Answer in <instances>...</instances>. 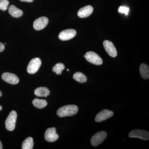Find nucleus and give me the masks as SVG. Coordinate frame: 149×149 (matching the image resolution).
<instances>
[{
    "label": "nucleus",
    "instance_id": "obj_17",
    "mask_svg": "<svg viewBox=\"0 0 149 149\" xmlns=\"http://www.w3.org/2000/svg\"><path fill=\"white\" fill-rule=\"evenodd\" d=\"M32 104L35 107L38 109H42L47 106V102L46 100L43 99L40 100L37 98H35L33 100Z\"/></svg>",
    "mask_w": 149,
    "mask_h": 149
},
{
    "label": "nucleus",
    "instance_id": "obj_5",
    "mask_svg": "<svg viewBox=\"0 0 149 149\" xmlns=\"http://www.w3.org/2000/svg\"><path fill=\"white\" fill-rule=\"evenodd\" d=\"M107 136V134L105 131H100L96 133L91 138V143L93 146H97L104 141Z\"/></svg>",
    "mask_w": 149,
    "mask_h": 149
},
{
    "label": "nucleus",
    "instance_id": "obj_20",
    "mask_svg": "<svg viewBox=\"0 0 149 149\" xmlns=\"http://www.w3.org/2000/svg\"><path fill=\"white\" fill-rule=\"evenodd\" d=\"M65 65L62 63H58L55 65L52 68L54 72H56V74H61L62 71L65 69Z\"/></svg>",
    "mask_w": 149,
    "mask_h": 149
},
{
    "label": "nucleus",
    "instance_id": "obj_3",
    "mask_svg": "<svg viewBox=\"0 0 149 149\" xmlns=\"http://www.w3.org/2000/svg\"><path fill=\"white\" fill-rule=\"evenodd\" d=\"M85 57L89 62L92 64L95 65H101L102 64L103 61L101 58L94 52H88L85 54Z\"/></svg>",
    "mask_w": 149,
    "mask_h": 149
},
{
    "label": "nucleus",
    "instance_id": "obj_10",
    "mask_svg": "<svg viewBox=\"0 0 149 149\" xmlns=\"http://www.w3.org/2000/svg\"><path fill=\"white\" fill-rule=\"evenodd\" d=\"M113 112L108 109H104L96 115L95 120L97 122H100L107 120L113 116Z\"/></svg>",
    "mask_w": 149,
    "mask_h": 149
},
{
    "label": "nucleus",
    "instance_id": "obj_11",
    "mask_svg": "<svg viewBox=\"0 0 149 149\" xmlns=\"http://www.w3.org/2000/svg\"><path fill=\"white\" fill-rule=\"evenodd\" d=\"M45 137L46 141L49 142H55L59 138L56 132V129L54 127L48 128L46 130Z\"/></svg>",
    "mask_w": 149,
    "mask_h": 149
},
{
    "label": "nucleus",
    "instance_id": "obj_12",
    "mask_svg": "<svg viewBox=\"0 0 149 149\" xmlns=\"http://www.w3.org/2000/svg\"><path fill=\"white\" fill-rule=\"evenodd\" d=\"M2 78L4 81L6 83L12 84L16 85L18 84L19 79L16 75L10 72H4L2 75Z\"/></svg>",
    "mask_w": 149,
    "mask_h": 149
},
{
    "label": "nucleus",
    "instance_id": "obj_15",
    "mask_svg": "<svg viewBox=\"0 0 149 149\" xmlns=\"http://www.w3.org/2000/svg\"><path fill=\"white\" fill-rule=\"evenodd\" d=\"M50 91L46 87H40L37 88L35 91V95L38 97H46L49 95Z\"/></svg>",
    "mask_w": 149,
    "mask_h": 149
},
{
    "label": "nucleus",
    "instance_id": "obj_4",
    "mask_svg": "<svg viewBox=\"0 0 149 149\" xmlns=\"http://www.w3.org/2000/svg\"><path fill=\"white\" fill-rule=\"evenodd\" d=\"M42 61L39 58H35L30 61L27 67V71L29 74H35L39 70Z\"/></svg>",
    "mask_w": 149,
    "mask_h": 149
},
{
    "label": "nucleus",
    "instance_id": "obj_22",
    "mask_svg": "<svg viewBox=\"0 0 149 149\" xmlns=\"http://www.w3.org/2000/svg\"><path fill=\"white\" fill-rule=\"evenodd\" d=\"M129 8L124 6H120L118 9V12L121 13H124L126 15H128L129 12Z\"/></svg>",
    "mask_w": 149,
    "mask_h": 149
},
{
    "label": "nucleus",
    "instance_id": "obj_7",
    "mask_svg": "<svg viewBox=\"0 0 149 149\" xmlns=\"http://www.w3.org/2000/svg\"><path fill=\"white\" fill-rule=\"evenodd\" d=\"M103 46L106 52L110 56L116 57L117 55V52L113 43L109 41L105 40L103 42Z\"/></svg>",
    "mask_w": 149,
    "mask_h": 149
},
{
    "label": "nucleus",
    "instance_id": "obj_16",
    "mask_svg": "<svg viewBox=\"0 0 149 149\" xmlns=\"http://www.w3.org/2000/svg\"><path fill=\"white\" fill-rule=\"evenodd\" d=\"M140 72L142 78L144 79L149 78V68L148 65L145 63H142L140 65Z\"/></svg>",
    "mask_w": 149,
    "mask_h": 149
},
{
    "label": "nucleus",
    "instance_id": "obj_9",
    "mask_svg": "<svg viewBox=\"0 0 149 149\" xmlns=\"http://www.w3.org/2000/svg\"><path fill=\"white\" fill-rule=\"evenodd\" d=\"M49 22V19L46 17H42L37 18L33 23V27L35 30L39 31L42 30L47 26Z\"/></svg>",
    "mask_w": 149,
    "mask_h": 149
},
{
    "label": "nucleus",
    "instance_id": "obj_26",
    "mask_svg": "<svg viewBox=\"0 0 149 149\" xmlns=\"http://www.w3.org/2000/svg\"><path fill=\"white\" fill-rule=\"evenodd\" d=\"M2 95V93L1 92V91H0V97H1Z\"/></svg>",
    "mask_w": 149,
    "mask_h": 149
},
{
    "label": "nucleus",
    "instance_id": "obj_25",
    "mask_svg": "<svg viewBox=\"0 0 149 149\" xmlns=\"http://www.w3.org/2000/svg\"><path fill=\"white\" fill-rule=\"evenodd\" d=\"M3 149V146L1 142L0 141V149Z\"/></svg>",
    "mask_w": 149,
    "mask_h": 149
},
{
    "label": "nucleus",
    "instance_id": "obj_21",
    "mask_svg": "<svg viewBox=\"0 0 149 149\" xmlns=\"http://www.w3.org/2000/svg\"><path fill=\"white\" fill-rule=\"evenodd\" d=\"M9 2L8 0H0V10L3 11L7 10Z\"/></svg>",
    "mask_w": 149,
    "mask_h": 149
},
{
    "label": "nucleus",
    "instance_id": "obj_1",
    "mask_svg": "<svg viewBox=\"0 0 149 149\" xmlns=\"http://www.w3.org/2000/svg\"><path fill=\"white\" fill-rule=\"evenodd\" d=\"M78 111V107L77 106L68 105L60 108L57 111V114L61 118L71 116L76 114Z\"/></svg>",
    "mask_w": 149,
    "mask_h": 149
},
{
    "label": "nucleus",
    "instance_id": "obj_18",
    "mask_svg": "<svg viewBox=\"0 0 149 149\" xmlns=\"http://www.w3.org/2000/svg\"><path fill=\"white\" fill-rule=\"evenodd\" d=\"M73 79L77 82L81 83H86L87 81V77L86 75L81 72H75L73 74Z\"/></svg>",
    "mask_w": 149,
    "mask_h": 149
},
{
    "label": "nucleus",
    "instance_id": "obj_2",
    "mask_svg": "<svg viewBox=\"0 0 149 149\" xmlns=\"http://www.w3.org/2000/svg\"><path fill=\"white\" fill-rule=\"evenodd\" d=\"M17 114L16 112L12 111L10 112L6 120V128L9 131H13L15 128Z\"/></svg>",
    "mask_w": 149,
    "mask_h": 149
},
{
    "label": "nucleus",
    "instance_id": "obj_13",
    "mask_svg": "<svg viewBox=\"0 0 149 149\" xmlns=\"http://www.w3.org/2000/svg\"><path fill=\"white\" fill-rule=\"evenodd\" d=\"M93 8L91 6H85L78 11L77 15L80 18L88 17L93 13Z\"/></svg>",
    "mask_w": 149,
    "mask_h": 149
},
{
    "label": "nucleus",
    "instance_id": "obj_6",
    "mask_svg": "<svg viewBox=\"0 0 149 149\" xmlns=\"http://www.w3.org/2000/svg\"><path fill=\"white\" fill-rule=\"evenodd\" d=\"M129 137L131 138H138L147 141L149 139V133L146 130L136 129L132 130L129 133Z\"/></svg>",
    "mask_w": 149,
    "mask_h": 149
},
{
    "label": "nucleus",
    "instance_id": "obj_19",
    "mask_svg": "<svg viewBox=\"0 0 149 149\" xmlns=\"http://www.w3.org/2000/svg\"><path fill=\"white\" fill-rule=\"evenodd\" d=\"M34 146V141L32 137H28L22 143V149H32Z\"/></svg>",
    "mask_w": 149,
    "mask_h": 149
},
{
    "label": "nucleus",
    "instance_id": "obj_28",
    "mask_svg": "<svg viewBox=\"0 0 149 149\" xmlns=\"http://www.w3.org/2000/svg\"><path fill=\"white\" fill-rule=\"evenodd\" d=\"M67 70L68 71H69V69H67Z\"/></svg>",
    "mask_w": 149,
    "mask_h": 149
},
{
    "label": "nucleus",
    "instance_id": "obj_8",
    "mask_svg": "<svg viewBox=\"0 0 149 149\" xmlns=\"http://www.w3.org/2000/svg\"><path fill=\"white\" fill-rule=\"evenodd\" d=\"M77 32L74 29H67L61 31L58 35V38L62 41H67L75 37Z\"/></svg>",
    "mask_w": 149,
    "mask_h": 149
},
{
    "label": "nucleus",
    "instance_id": "obj_24",
    "mask_svg": "<svg viewBox=\"0 0 149 149\" xmlns=\"http://www.w3.org/2000/svg\"><path fill=\"white\" fill-rule=\"evenodd\" d=\"M22 2H32L34 0H19Z\"/></svg>",
    "mask_w": 149,
    "mask_h": 149
},
{
    "label": "nucleus",
    "instance_id": "obj_23",
    "mask_svg": "<svg viewBox=\"0 0 149 149\" xmlns=\"http://www.w3.org/2000/svg\"><path fill=\"white\" fill-rule=\"evenodd\" d=\"M5 47L3 44L2 43L0 42V52H2L4 50Z\"/></svg>",
    "mask_w": 149,
    "mask_h": 149
},
{
    "label": "nucleus",
    "instance_id": "obj_27",
    "mask_svg": "<svg viewBox=\"0 0 149 149\" xmlns=\"http://www.w3.org/2000/svg\"><path fill=\"white\" fill-rule=\"evenodd\" d=\"M2 109V107L0 105V111Z\"/></svg>",
    "mask_w": 149,
    "mask_h": 149
},
{
    "label": "nucleus",
    "instance_id": "obj_14",
    "mask_svg": "<svg viewBox=\"0 0 149 149\" xmlns=\"http://www.w3.org/2000/svg\"><path fill=\"white\" fill-rule=\"evenodd\" d=\"M8 12L12 16L16 18L20 17L23 14L22 10L17 8L14 5H11L9 7Z\"/></svg>",
    "mask_w": 149,
    "mask_h": 149
}]
</instances>
